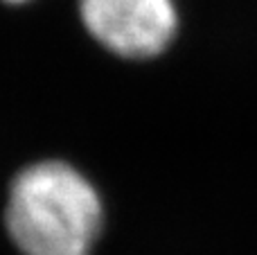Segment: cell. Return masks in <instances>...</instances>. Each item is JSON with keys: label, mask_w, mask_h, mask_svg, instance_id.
I'll list each match as a JSON object with an SVG mask.
<instances>
[{"label": "cell", "mask_w": 257, "mask_h": 255, "mask_svg": "<svg viewBox=\"0 0 257 255\" xmlns=\"http://www.w3.org/2000/svg\"><path fill=\"white\" fill-rule=\"evenodd\" d=\"M5 221L23 255H90L104 226V206L77 167L41 161L16 174Z\"/></svg>", "instance_id": "cell-1"}, {"label": "cell", "mask_w": 257, "mask_h": 255, "mask_svg": "<svg viewBox=\"0 0 257 255\" xmlns=\"http://www.w3.org/2000/svg\"><path fill=\"white\" fill-rule=\"evenodd\" d=\"M88 34L122 59L163 54L178 30L174 0H79Z\"/></svg>", "instance_id": "cell-2"}, {"label": "cell", "mask_w": 257, "mask_h": 255, "mask_svg": "<svg viewBox=\"0 0 257 255\" xmlns=\"http://www.w3.org/2000/svg\"><path fill=\"white\" fill-rule=\"evenodd\" d=\"M7 3H12V5H18V3H27V0H7Z\"/></svg>", "instance_id": "cell-3"}]
</instances>
